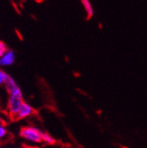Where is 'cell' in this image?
<instances>
[{
  "label": "cell",
  "instance_id": "obj_8",
  "mask_svg": "<svg viewBox=\"0 0 147 148\" xmlns=\"http://www.w3.org/2000/svg\"><path fill=\"white\" fill-rule=\"evenodd\" d=\"M8 137H10V133H8L7 130L4 126H0V143L2 140H8Z\"/></svg>",
  "mask_w": 147,
  "mask_h": 148
},
{
  "label": "cell",
  "instance_id": "obj_6",
  "mask_svg": "<svg viewBox=\"0 0 147 148\" xmlns=\"http://www.w3.org/2000/svg\"><path fill=\"white\" fill-rule=\"evenodd\" d=\"M80 2L86 12V18H91L92 17L94 16V7L92 5L90 0H80Z\"/></svg>",
  "mask_w": 147,
  "mask_h": 148
},
{
  "label": "cell",
  "instance_id": "obj_7",
  "mask_svg": "<svg viewBox=\"0 0 147 148\" xmlns=\"http://www.w3.org/2000/svg\"><path fill=\"white\" fill-rule=\"evenodd\" d=\"M42 142H44L47 145H54L56 144V139L52 136H50L49 133L42 132Z\"/></svg>",
  "mask_w": 147,
  "mask_h": 148
},
{
  "label": "cell",
  "instance_id": "obj_15",
  "mask_svg": "<svg viewBox=\"0 0 147 148\" xmlns=\"http://www.w3.org/2000/svg\"><path fill=\"white\" fill-rule=\"evenodd\" d=\"M35 148H37V147H35Z\"/></svg>",
  "mask_w": 147,
  "mask_h": 148
},
{
  "label": "cell",
  "instance_id": "obj_13",
  "mask_svg": "<svg viewBox=\"0 0 147 148\" xmlns=\"http://www.w3.org/2000/svg\"><path fill=\"white\" fill-rule=\"evenodd\" d=\"M35 1H36V2H42L43 0H35Z\"/></svg>",
  "mask_w": 147,
  "mask_h": 148
},
{
  "label": "cell",
  "instance_id": "obj_2",
  "mask_svg": "<svg viewBox=\"0 0 147 148\" xmlns=\"http://www.w3.org/2000/svg\"><path fill=\"white\" fill-rule=\"evenodd\" d=\"M24 102L22 96L11 95L7 103V114L11 121H15V117L19 113L22 103Z\"/></svg>",
  "mask_w": 147,
  "mask_h": 148
},
{
  "label": "cell",
  "instance_id": "obj_11",
  "mask_svg": "<svg viewBox=\"0 0 147 148\" xmlns=\"http://www.w3.org/2000/svg\"><path fill=\"white\" fill-rule=\"evenodd\" d=\"M6 124H7V123H6L1 116H0V126H4V127H5Z\"/></svg>",
  "mask_w": 147,
  "mask_h": 148
},
{
  "label": "cell",
  "instance_id": "obj_3",
  "mask_svg": "<svg viewBox=\"0 0 147 148\" xmlns=\"http://www.w3.org/2000/svg\"><path fill=\"white\" fill-rule=\"evenodd\" d=\"M5 86V89L8 92L9 95H16V96H22V92L21 90L20 89V87L18 86V85L16 84V82L13 80V79L7 75L5 82L4 84Z\"/></svg>",
  "mask_w": 147,
  "mask_h": 148
},
{
  "label": "cell",
  "instance_id": "obj_12",
  "mask_svg": "<svg viewBox=\"0 0 147 148\" xmlns=\"http://www.w3.org/2000/svg\"><path fill=\"white\" fill-rule=\"evenodd\" d=\"M21 148H35V147H33V146H29V145H23Z\"/></svg>",
  "mask_w": 147,
  "mask_h": 148
},
{
  "label": "cell",
  "instance_id": "obj_5",
  "mask_svg": "<svg viewBox=\"0 0 147 148\" xmlns=\"http://www.w3.org/2000/svg\"><path fill=\"white\" fill-rule=\"evenodd\" d=\"M15 61V54L12 50L9 49L2 58H0V65L8 66L14 63Z\"/></svg>",
  "mask_w": 147,
  "mask_h": 148
},
{
  "label": "cell",
  "instance_id": "obj_9",
  "mask_svg": "<svg viewBox=\"0 0 147 148\" xmlns=\"http://www.w3.org/2000/svg\"><path fill=\"white\" fill-rule=\"evenodd\" d=\"M9 49H7V46L6 44L2 42V41H0V58H2L3 56L8 51Z\"/></svg>",
  "mask_w": 147,
  "mask_h": 148
},
{
  "label": "cell",
  "instance_id": "obj_10",
  "mask_svg": "<svg viewBox=\"0 0 147 148\" xmlns=\"http://www.w3.org/2000/svg\"><path fill=\"white\" fill-rule=\"evenodd\" d=\"M8 74L5 73L3 70H0V85H4Z\"/></svg>",
  "mask_w": 147,
  "mask_h": 148
},
{
  "label": "cell",
  "instance_id": "obj_14",
  "mask_svg": "<svg viewBox=\"0 0 147 148\" xmlns=\"http://www.w3.org/2000/svg\"><path fill=\"white\" fill-rule=\"evenodd\" d=\"M0 147H1V143H0Z\"/></svg>",
  "mask_w": 147,
  "mask_h": 148
},
{
  "label": "cell",
  "instance_id": "obj_1",
  "mask_svg": "<svg viewBox=\"0 0 147 148\" xmlns=\"http://www.w3.org/2000/svg\"><path fill=\"white\" fill-rule=\"evenodd\" d=\"M20 136L34 143L42 142V132L33 126H23L20 131Z\"/></svg>",
  "mask_w": 147,
  "mask_h": 148
},
{
  "label": "cell",
  "instance_id": "obj_4",
  "mask_svg": "<svg viewBox=\"0 0 147 148\" xmlns=\"http://www.w3.org/2000/svg\"><path fill=\"white\" fill-rule=\"evenodd\" d=\"M34 114V109L29 104H27V102L24 101L21 105V108L19 111V113H18V115L15 117V121L27 118Z\"/></svg>",
  "mask_w": 147,
  "mask_h": 148
}]
</instances>
